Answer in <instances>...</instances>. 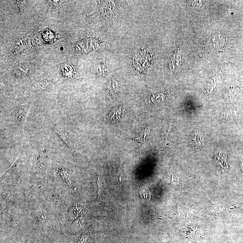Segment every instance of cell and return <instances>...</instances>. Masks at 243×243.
<instances>
[{
    "instance_id": "obj_5",
    "label": "cell",
    "mask_w": 243,
    "mask_h": 243,
    "mask_svg": "<svg viewBox=\"0 0 243 243\" xmlns=\"http://www.w3.org/2000/svg\"><path fill=\"white\" fill-rule=\"evenodd\" d=\"M95 69L97 70H97H100L98 72H97L102 75L104 74L105 73H106L107 70L105 65L104 64H97V65H95Z\"/></svg>"
},
{
    "instance_id": "obj_4",
    "label": "cell",
    "mask_w": 243,
    "mask_h": 243,
    "mask_svg": "<svg viewBox=\"0 0 243 243\" xmlns=\"http://www.w3.org/2000/svg\"><path fill=\"white\" fill-rule=\"evenodd\" d=\"M49 82L47 81H39L37 82L34 84L33 87V89L34 90L36 91H39V90H44L48 86Z\"/></svg>"
},
{
    "instance_id": "obj_2",
    "label": "cell",
    "mask_w": 243,
    "mask_h": 243,
    "mask_svg": "<svg viewBox=\"0 0 243 243\" xmlns=\"http://www.w3.org/2000/svg\"><path fill=\"white\" fill-rule=\"evenodd\" d=\"M54 129V131L56 134L64 142V143H65L68 146L70 147L71 146H70V142H69L68 136L67 133H66V132H65L61 127L57 124L55 126Z\"/></svg>"
},
{
    "instance_id": "obj_7",
    "label": "cell",
    "mask_w": 243,
    "mask_h": 243,
    "mask_svg": "<svg viewBox=\"0 0 243 243\" xmlns=\"http://www.w3.org/2000/svg\"><path fill=\"white\" fill-rule=\"evenodd\" d=\"M48 2L49 3L50 5L53 6H56L58 5L60 3V2L59 1H48Z\"/></svg>"
},
{
    "instance_id": "obj_1",
    "label": "cell",
    "mask_w": 243,
    "mask_h": 243,
    "mask_svg": "<svg viewBox=\"0 0 243 243\" xmlns=\"http://www.w3.org/2000/svg\"><path fill=\"white\" fill-rule=\"evenodd\" d=\"M29 108V105L24 100H22L19 103L15 113V118L19 123L24 121Z\"/></svg>"
},
{
    "instance_id": "obj_8",
    "label": "cell",
    "mask_w": 243,
    "mask_h": 243,
    "mask_svg": "<svg viewBox=\"0 0 243 243\" xmlns=\"http://www.w3.org/2000/svg\"><path fill=\"white\" fill-rule=\"evenodd\" d=\"M52 243H54L53 242H52Z\"/></svg>"
},
{
    "instance_id": "obj_6",
    "label": "cell",
    "mask_w": 243,
    "mask_h": 243,
    "mask_svg": "<svg viewBox=\"0 0 243 243\" xmlns=\"http://www.w3.org/2000/svg\"><path fill=\"white\" fill-rule=\"evenodd\" d=\"M16 2L17 5L20 11H23V9L25 8L27 4L26 1H17Z\"/></svg>"
},
{
    "instance_id": "obj_3",
    "label": "cell",
    "mask_w": 243,
    "mask_h": 243,
    "mask_svg": "<svg viewBox=\"0 0 243 243\" xmlns=\"http://www.w3.org/2000/svg\"><path fill=\"white\" fill-rule=\"evenodd\" d=\"M25 64H21L17 66L14 70L13 73L17 76H24L27 75L28 71V68Z\"/></svg>"
}]
</instances>
